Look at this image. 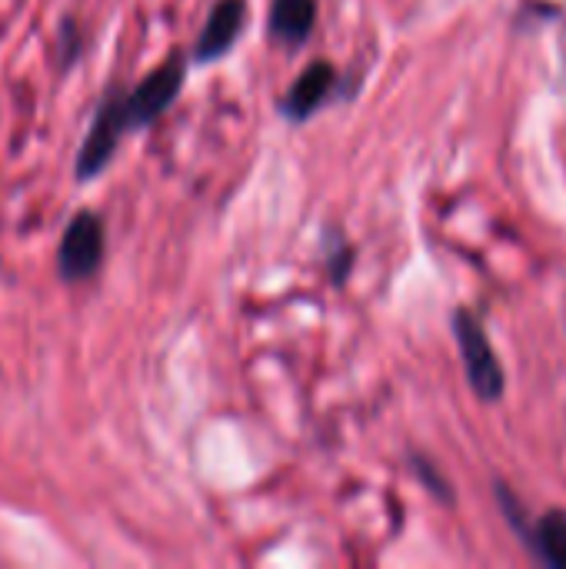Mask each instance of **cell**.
<instances>
[{"label": "cell", "mask_w": 566, "mask_h": 569, "mask_svg": "<svg viewBox=\"0 0 566 569\" xmlns=\"http://www.w3.org/2000/svg\"><path fill=\"white\" fill-rule=\"evenodd\" d=\"M454 330H457V340H460V353H464V363H467V377L474 383V390L484 397V400H497L504 393V370L494 357V347L484 333V327L477 323L474 313L460 310L454 317Z\"/></svg>", "instance_id": "1"}, {"label": "cell", "mask_w": 566, "mask_h": 569, "mask_svg": "<svg viewBox=\"0 0 566 569\" xmlns=\"http://www.w3.org/2000/svg\"><path fill=\"white\" fill-rule=\"evenodd\" d=\"M127 130H130V123H127L123 97H120V93H110V97L103 100V107L97 110V120H93V127H90V133H87L83 147H80V157H77V177H80V180L97 177V173L107 167V160L113 157L117 140H120Z\"/></svg>", "instance_id": "2"}, {"label": "cell", "mask_w": 566, "mask_h": 569, "mask_svg": "<svg viewBox=\"0 0 566 569\" xmlns=\"http://www.w3.org/2000/svg\"><path fill=\"white\" fill-rule=\"evenodd\" d=\"M183 73H187V63L180 57H173L163 67H157L147 80H140L137 90H130L123 97V110H127L130 130L150 123L153 117H160L173 103V97H177V90L183 83Z\"/></svg>", "instance_id": "3"}, {"label": "cell", "mask_w": 566, "mask_h": 569, "mask_svg": "<svg viewBox=\"0 0 566 569\" xmlns=\"http://www.w3.org/2000/svg\"><path fill=\"white\" fill-rule=\"evenodd\" d=\"M103 260V223L93 213H77L60 240V273L67 280L90 277Z\"/></svg>", "instance_id": "4"}, {"label": "cell", "mask_w": 566, "mask_h": 569, "mask_svg": "<svg viewBox=\"0 0 566 569\" xmlns=\"http://www.w3.org/2000/svg\"><path fill=\"white\" fill-rule=\"evenodd\" d=\"M240 27H244V0H220V3L214 7V13H210L203 33H200V40H197L193 57H197V60H214V57H220L224 50H230V43L237 40Z\"/></svg>", "instance_id": "5"}, {"label": "cell", "mask_w": 566, "mask_h": 569, "mask_svg": "<svg viewBox=\"0 0 566 569\" xmlns=\"http://www.w3.org/2000/svg\"><path fill=\"white\" fill-rule=\"evenodd\" d=\"M330 87H334V67L324 63V60H317V63H310V67L294 80L287 100H284V110H287L294 120H304V117H310V113L324 103V97L330 93Z\"/></svg>", "instance_id": "6"}, {"label": "cell", "mask_w": 566, "mask_h": 569, "mask_svg": "<svg viewBox=\"0 0 566 569\" xmlns=\"http://www.w3.org/2000/svg\"><path fill=\"white\" fill-rule=\"evenodd\" d=\"M314 13H317L314 0H274L270 33L287 40V43H300L314 27Z\"/></svg>", "instance_id": "7"}, {"label": "cell", "mask_w": 566, "mask_h": 569, "mask_svg": "<svg viewBox=\"0 0 566 569\" xmlns=\"http://www.w3.org/2000/svg\"><path fill=\"white\" fill-rule=\"evenodd\" d=\"M534 547L537 553L550 563V567H566V513L560 510H550L537 530H534Z\"/></svg>", "instance_id": "8"}]
</instances>
